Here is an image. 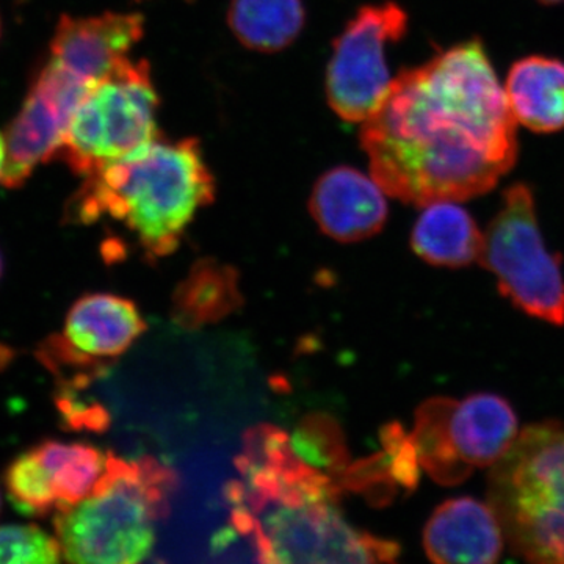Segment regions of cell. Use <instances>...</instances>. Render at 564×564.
Instances as JSON below:
<instances>
[{"label":"cell","instance_id":"cell-1","mask_svg":"<svg viewBox=\"0 0 564 564\" xmlns=\"http://www.w3.org/2000/svg\"><path fill=\"white\" fill-rule=\"evenodd\" d=\"M361 143L373 180L400 202L423 207L491 192L519 147L484 43L464 41L403 70L362 122Z\"/></svg>","mask_w":564,"mask_h":564},{"label":"cell","instance_id":"cell-2","mask_svg":"<svg viewBox=\"0 0 564 564\" xmlns=\"http://www.w3.org/2000/svg\"><path fill=\"white\" fill-rule=\"evenodd\" d=\"M215 198V181L196 139L152 140L85 176L69 199L65 221L91 226L120 223L148 261L173 254L203 207Z\"/></svg>","mask_w":564,"mask_h":564},{"label":"cell","instance_id":"cell-3","mask_svg":"<svg viewBox=\"0 0 564 564\" xmlns=\"http://www.w3.org/2000/svg\"><path fill=\"white\" fill-rule=\"evenodd\" d=\"M176 488L172 469L150 456L126 462L107 454L106 469L87 499L55 511L63 560L80 564H133L150 556L154 524L170 513Z\"/></svg>","mask_w":564,"mask_h":564},{"label":"cell","instance_id":"cell-4","mask_svg":"<svg viewBox=\"0 0 564 564\" xmlns=\"http://www.w3.org/2000/svg\"><path fill=\"white\" fill-rule=\"evenodd\" d=\"M489 503L516 555L533 563H564V426H527L496 464Z\"/></svg>","mask_w":564,"mask_h":564},{"label":"cell","instance_id":"cell-5","mask_svg":"<svg viewBox=\"0 0 564 564\" xmlns=\"http://www.w3.org/2000/svg\"><path fill=\"white\" fill-rule=\"evenodd\" d=\"M234 529L263 563H391L400 545L356 530L337 500L229 503Z\"/></svg>","mask_w":564,"mask_h":564},{"label":"cell","instance_id":"cell-6","mask_svg":"<svg viewBox=\"0 0 564 564\" xmlns=\"http://www.w3.org/2000/svg\"><path fill=\"white\" fill-rule=\"evenodd\" d=\"M150 63L126 58L84 96L55 159L85 177L158 139Z\"/></svg>","mask_w":564,"mask_h":564},{"label":"cell","instance_id":"cell-7","mask_svg":"<svg viewBox=\"0 0 564 564\" xmlns=\"http://www.w3.org/2000/svg\"><path fill=\"white\" fill-rule=\"evenodd\" d=\"M518 415L503 397L474 393L464 400H426L411 433L419 463L436 484H463L480 467H492L518 437Z\"/></svg>","mask_w":564,"mask_h":564},{"label":"cell","instance_id":"cell-8","mask_svg":"<svg viewBox=\"0 0 564 564\" xmlns=\"http://www.w3.org/2000/svg\"><path fill=\"white\" fill-rule=\"evenodd\" d=\"M480 262L518 310L564 325L562 258L545 247L529 185L519 182L505 191L502 207L484 234Z\"/></svg>","mask_w":564,"mask_h":564},{"label":"cell","instance_id":"cell-9","mask_svg":"<svg viewBox=\"0 0 564 564\" xmlns=\"http://www.w3.org/2000/svg\"><path fill=\"white\" fill-rule=\"evenodd\" d=\"M406 31V11L395 2L362 7L348 22L326 69V98L337 117L364 122L380 107L392 84L386 51Z\"/></svg>","mask_w":564,"mask_h":564},{"label":"cell","instance_id":"cell-10","mask_svg":"<svg viewBox=\"0 0 564 564\" xmlns=\"http://www.w3.org/2000/svg\"><path fill=\"white\" fill-rule=\"evenodd\" d=\"M95 84L77 79L55 63L47 62L33 80L20 113L6 133V161L0 184L20 188L36 166L55 159L70 118Z\"/></svg>","mask_w":564,"mask_h":564},{"label":"cell","instance_id":"cell-11","mask_svg":"<svg viewBox=\"0 0 564 564\" xmlns=\"http://www.w3.org/2000/svg\"><path fill=\"white\" fill-rule=\"evenodd\" d=\"M139 13H104L101 17L58 21L51 43L50 62L77 79L96 84L109 76L143 36Z\"/></svg>","mask_w":564,"mask_h":564},{"label":"cell","instance_id":"cell-12","mask_svg":"<svg viewBox=\"0 0 564 564\" xmlns=\"http://www.w3.org/2000/svg\"><path fill=\"white\" fill-rule=\"evenodd\" d=\"M310 210L323 234L344 243L377 236L389 214L383 188L350 166H336L315 182Z\"/></svg>","mask_w":564,"mask_h":564},{"label":"cell","instance_id":"cell-13","mask_svg":"<svg viewBox=\"0 0 564 564\" xmlns=\"http://www.w3.org/2000/svg\"><path fill=\"white\" fill-rule=\"evenodd\" d=\"M505 534L491 503L456 497L434 510L423 530V547L434 563L499 562Z\"/></svg>","mask_w":564,"mask_h":564},{"label":"cell","instance_id":"cell-14","mask_svg":"<svg viewBox=\"0 0 564 564\" xmlns=\"http://www.w3.org/2000/svg\"><path fill=\"white\" fill-rule=\"evenodd\" d=\"M144 332L147 322L137 304L113 293H87L66 314V339L107 364L124 355Z\"/></svg>","mask_w":564,"mask_h":564},{"label":"cell","instance_id":"cell-15","mask_svg":"<svg viewBox=\"0 0 564 564\" xmlns=\"http://www.w3.org/2000/svg\"><path fill=\"white\" fill-rule=\"evenodd\" d=\"M514 120L533 132L564 129V62L544 55L511 66L505 88Z\"/></svg>","mask_w":564,"mask_h":564},{"label":"cell","instance_id":"cell-16","mask_svg":"<svg viewBox=\"0 0 564 564\" xmlns=\"http://www.w3.org/2000/svg\"><path fill=\"white\" fill-rule=\"evenodd\" d=\"M411 247L426 263L462 269L480 261L484 234L459 204L434 202L423 206L411 234Z\"/></svg>","mask_w":564,"mask_h":564},{"label":"cell","instance_id":"cell-17","mask_svg":"<svg viewBox=\"0 0 564 564\" xmlns=\"http://www.w3.org/2000/svg\"><path fill=\"white\" fill-rule=\"evenodd\" d=\"M243 303L239 273L231 265L203 259L174 292L173 317L184 328L220 322Z\"/></svg>","mask_w":564,"mask_h":564},{"label":"cell","instance_id":"cell-18","mask_svg":"<svg viewBox=\"0 0 564 564\" xmlns=\"http://www.w3.org/2000/svg\"><path fill=\"white\" fill-rule=\"evenodd\" d=\"M228 24L245 47L280 52L299 39L304 25L302 0H232Z\"/></svg>","mask_w":564,"mask_h":564},{"label":"cell","instance_id":"cell-19","mask_svg":"<svg viewBox=\"0 0 564 564\" xmlns=\"http://www.w3.org/2000/svg\"><path fill=\"white\" fill-rule=\"evenodd\" d=\"M33 448L50 474L57 511L87 499L106 469L107 455L88 443L47 440Z\"/></svg>","mask_w":564,"mask_h":564},{"label":"cell","instance_id":"cell-20","mask_svg":"<svg viewBox=\"0 0 564 564\" xmlns=\"http://www.w3.org/2000/svg\"><path fill=\"white\" fill-rule=\"evenodd\" d=\"M3 486L14 510L28 518H47L57 511V496L35 448L22 452L3 473Z\"/></svg>","mask_w":564,"mask_h":564},{"label":"cell","instance_id":"cell-21","mask_svg":"<svg viewBox=\"0 0 564 564\" xmlns=\"http://www.w3.org/2000/svg\"><path fill=\"white\" fill-rule=\"evenodd\" d=\"M36 358L55 377L57 388L85 391L101 378L111 364L85 355L66 339L65 334H52L36 348Z\"/></svg>","mask_w":564,"mask_h":564},{"label":"cell","instance_id":"cell-22","mask_svg":"<svg viewBox=\"0 0 564 564\" xmlns=\"http://www.w3.org/2000/svg\"><path fill=\"white\" fill-rule=\"evenodd\" d=\"M63 560L57 536L35 524L0 525V563L55 564Z\"/></svg>","mask_w":564,"mask_h":564},{"label":"cell","instance_id":"cell-23","mask_svg":"<svg viewBox=\"0 0 564 564\" xmlns=\"http://www.w3.org/2000/svg\"><path fill=\"white\" fill-rule=\"evenodd\" d=\"M82 391L57 388L54 393L55 406L61 414L65 429L88 430V432L101 433L109 429L110 414L101 403L80 397Z\"/></svg>","mask_w":564,"mask_h":564},{"label":"cell","instance_id":"cell-24","mask_svg":"<svg viewBox=\"0 0 564 564\" xmlns=\"http://www.w3.org/2000/svg\"><path fill=\"white\" fill-rule=\"evenodd\" d=\"M3 161H6V140H3V133L0 132V176H2Z\"/></svg>","mask_w":564,"mask_h":564},{"label":"cell","instance_id":"cell-25","mask_svg":"<svg viewBox=\"0 0 564 564\" xmlns=\"http://www.w3.org/2000/svg\"><path fill=\"white\" fill-rule=\"evenodd\" d=\"M541 3H547V6H554V3L564 2V0H538Z\"/></svg>","mask_w":564,"mask_h":564},{"label":"cell","instance_id":"cell-26","mask_svg":"<svg viewBox=\"0 0 564 564\" xmlns=\"http://www.w3.org/2000/svg\"><path fill=\"white\" fill-rule=\"evenodd\" d=\"M3 274V259H2V252H0V280H2Z\"/></svg>","mask_w":564,"mask_h":564},{"label":"cell","instance_id":"cell-27","mask_svg":"<svg viewBox=\"0 0 564 564\" xmlns=\"http://www.w3.org/2000/svg\"><path fill=\"white\" fill-rule=\"evenodd\" d=\"M0 508H2V500H0Z\"/></svg>","mask_w":564,"mask_h":564}]
</instances>
